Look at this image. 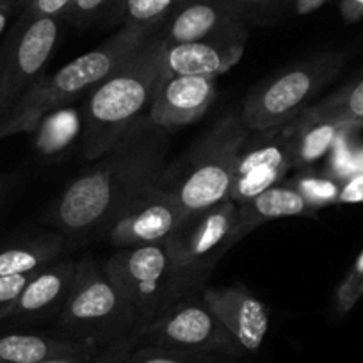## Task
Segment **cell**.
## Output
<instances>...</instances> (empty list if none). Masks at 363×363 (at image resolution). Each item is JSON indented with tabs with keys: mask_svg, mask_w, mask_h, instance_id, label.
I'll return each mask as SVG.
<instances>
[{
	"mask_svg": "<svg viewBox=\"0 0 363 363\" xmlns=\"http://www.w3.org/2000/svg\"><path fill=\"white\" fill-rule=\"evenodd\" d=\"M167 148L169 132L145 116L61 191L47 223L61 235L106 232L130 201L159 184Z\"/></svg>",
	"mask_w": 363,
	"mask_h": 363,
	"instance_id": "cell-1",
	"label": "cell"
},
{
	"mask_svg": "<svg viewBox=\"0 0 363 363\" xmlns=\"http://www.w3.org/2000/svg\"><path fill=\"white\" fill-rule=\"evenodd\" d=\"M159 82L160 38L153 33L86 96L80 113L84 159H99L148 116Z\"/></svg>",
	"mask_w": 363,
	"mask_h": 363,
	"instance_id": "cell-2",
	"label": "cell"
},
{
	"mask_svg": "<svg viewBox=\"0 0 363 363\" xmlns=\"http://www.w3.org/2000/svg\"><path fill=\"white\" fill-rule=\"evenodd\" d=\"M155 30L120 27L104 43L79 55L57 72L41 75L22 99L0 118V139L34 132L45 116L87 96Z\"/></svg>",
	"mask_w": 363,
	"mask_h": 363,
	"instance_id": "cell-3",
	"label": "cell"
},
{
	"mask_svg": "<svg viewBox=\"0 0 363 363\" xmlns=\"http://www.w3.org/2000/svg\"><path fill=\"white\" fill-rule=\"evenodd\" d=\"M247 130L239 111L219 118L182 157L166 166L159 186L186 214L228 200L235 164Z\"/></svg>",
	"mask_w": 363,
	"mask_h": 363,
	"instance_id": "cell-4",
	"label": "cell"
},
{
	"mask_svg": "<svg viewBox=\"0 0 363 363\" xmlns=\"http://www.w3.org/2000/svg\"><path fill=\"white\" fill-rule=\"evenodd\" d=\"M57 328L65 337L104 347L146 326L104 264L86 257L77 262L75 280L57 315Z\"/></svg>",
	"mask_w": 363,
	"mask_h": 363,
	"instance_id": "cell-5",
	"label": "cell"
},
{
	"mask_svg": "<svg viewBox=\"0 0 363 363\" xmlns=\"http://www.w3.org/2000/svg\"><path fill=\"white\" fill-rule=\"evenodd\" d=\"M344 65V52H323L281 69L244 100L239 111L244 127L260 132L289 125L340 75Z\"/></svg>",
	"mask_w": 363,
	"mask_h": 363,
	"instance_id": "cell-6",
	"label": "cell"
},
{
	"mask_svg": "<svg viewBox=\"0 0 363 363\" xmlns=\"http://www.w3.org/2000/svg\"><path fill=\"white\" fill-rule=\"evenodd\" d=\"M104 269L148 326L162 310L191 294L174 269L166 242L120 247Z\"/></svg>",
	"mask_w": 363,
	"mask_h": 363,
	"instance_id": "cell-7",
	"label": "cell"
},
{
	"mask_svg": "<svg viewBox=\"0 0 363 363\" xmlns=\"http://www.w3.org/2000/svg\"><path fill=\"white\" fill-rule=\"evenodd\" d=\"M237 205L226 200L191 212L166 240L178 277L189 292L203 289L216 265L235 246Z\"/></svg>",
	"mask_w": 363,
	"mask_h": 363,
	"instance_id": "cell-8",
	"label": "cell"
},
{
	"mask_svg": "<svg viewBox=\"0 0 363 363\" xmlns=\"http://www.w3.org/2000/svg\"><path fill=\"white\" fill-rule=\"evenodd\" d=\"M61 18L22 11L0 48V111L9 113L43 75L59 41ZM0 116V118H2Z\"/></svg>",
	"mask_w": 363,
	"mask_h": 363,
	"instance_id": "cell-9",
	"label": "cell"
},
{
	"mask_svg": "<svg viewBox=\"0 0 363 363\" xmlns=\"http://www.w3.org/2000/svg\"><path fill=\"white\" fill-rule=\"evenodd\" d=\"M141 344L240 358L244 349L205 303L201 291L182 296L145 328Z\"/></svg>",
	"mask_w": 363,
	"mask_h": 363,
	"instance_id": "cell-10",
	"label": "cell"
},
{
	"mask_svg": "<svg viewBox=\"0 0 363 363\" xmlns=\"http://www.w3.org/2000/svg\"><path fill=\"white\" fill-rule=\"evenodd\" d=\"M294 169L287 128L250 132L235 164L228 200L235 205L277 186Z\"/></svg>",
	"mask_w": 363,
	"mask_h": 363,
	"instance_id": "cell-11",
	"label": "cell"
},
{
	"mask_svg": "<svg viewBox=\"0 0 363 363\" xmlns=\"http://www.w3.org/2000/svg\"><path fill=\"white\" fill-rule=\"evenodd\" d=\"M186 216L174 198L157 184L130 201L104 233L118 250L160 244L173 235Z\"/></svg>",
	"mask_w": 363,
	"mask_h": 363,
	"instance_id": "cell-12",
	"label": "cell"
},
{
	"mask_svg": "<svg viewBox=\"0 0 363 363\" xmlns=\"http://www.w3.org/2000/svg\"><path fill=\"white\" fill-rule=\"evenodd\" d=\"M164 43L216 41L246 45L247 22L226 0H186L159 29Z\"/></svg>",
	"mask_w": 363,
	"mask_h": 363,
	"instance_id": "cell-13",
	"label": "cell"
},
{
	"mask_svg": "<svg viewBox=\"0 0 363 363\" xmlns=\"http://www.w3.org/2000/svg\"><path fill=\"white\" fill-rule=\"evenodd\" d=\"M201 296L244 352H257L262 347L267 337L271 312L250 289L242 284L203 287Z\"/></svg>",
	"mask_w": 363,
	"mask_h": 363,
	"instance_id": "cell-14",
	"label": "cell"
},
{
	"mask_svg": "<svg viewBox=\"0 0 363 363\" xmlns=\"http://www.w3.org/2000/svg\"><path fill=\"white\" fill-rule=\"evenodd\" d=\"M75 271V260H55L41 267L20 294L0 308V323H23L59 315L73 287Z\"/></svg>",
	"mask_w": 363,
	"mask_h": 363,
	"instance_id": "cell-15",
	"label": "cell"
},
{
	"mask_svg": "<svg viewBox=\"0 0 363 363\" xmlns=\"http://www.w3.org/2000/svg\"><path fill=\"white\" fill-rule=\"evenodd\" d=\"M218 95L214 77H160L150 120L166 132L200 120Z\"/></svg>",
	"mask_w": 363,
	"mask_h": 363,
	"instance_id": "cell-16",
	"label": "cell"
},
{
	"mask_svg": "<svg viewBox=\"0 0 363 363\" xmlns=\"http://www.w3.org/2000/svg\"><path fill=\"white\" fill-rule=\"evenodd\" d=\"M242 43L160 40V77H214L232 69L244 55Z\"/></svg>",
	"mask_w": 363,
	"mask_h": 363,
	"instance_id": "cell-17",
	"label": "cell"
},
{
	"mask_svg": "<svg viewBox=\"0 0 363 363\" xmlns=\"http://www.w3.org/2000/svg\"><path fill=\"white\" fill-rule=\"evenodd\" d=\"M285 128L291 139L294 169H306L328 157L342 135L349 130L363 128V120H335L305 111L294 121L285 125Z\"/></svg>",
	"mask_w": 363,
	"mask_h": 363,
	"instance_id": "cell-18",
	"label": "cell"
},
{
	"mask_svg": "<svg viewBox=\"0 0 363 363\" xmlns=\"http://www.w3.org/2000/svg\"><path fill=\"white\" fill-rule=\"evenodd\" d=\"M313 214H317L315 208L294 187L289 186L287 182H280L251 200L237 205V226L233 233V242H240L253 230L274 219Z\"/></svg>",
	"mask_w": 363,
	"mask_h": 363,
	"instance_id": "cell-19",
	"label": "cell"
},
{
	"mask_svg": "<svg viewBox=\"0 0 363 363\" xmlns=\"http://www.w3.org/2000/svg\"><path fill=\"white\" fill-rule=\"evenodd\" d=\"M96 349L100 345L73 340L65 335L0 333V363H40Z\"/></svg>",
	"mask_w": 363,
	"mask_h": 363,
	"instance_id": "cell-20",
	"label": "cell"
},
{
	"mask_svg": "<svg viewBox=\"0 0 363 363\" xmlns=\"http://www.w3.org/2000/svg\"><path fill=\"white\" fill-rule=\"evenodd\" d=\"M66 239L61 233L20 239L0 246V277L29 274L61 257Z\"/></svg>",
	"mask_w": 363,
	"mask_h": 363,
	"instance_id": "cell-21",
	"label": "cell"
},
{
	"mask_svg": "<svg viewBox=\"0 0 363 363\" xmlns=\"http://www.w3.org/2000/svg\"><path fill=\"white\" fill-rule=\"evenodd\" d=\"M186 0H118L111 26L157 30Z\"/></svg>",
	"mask_w": 363,
	"mask_h": 363,
	"instance_id": "cell-22",
	"label": "cell"
},
{
	"mask_svg": "<svg viewBox=\"0 0 363 363\" xmlns=\"http://www.w3.org/2000/svg\"><path fill=\"white\" fill-rule=\"evenodd\" d=\"M82 128V121L73 113V109L54 111L41 120L36 130V148L43 155H55L73 139L77 130Z\"/></svg>",
	"mask_w": 363,
	"mask_h": 363,
	"instance_id": "cell-23",
	"label": "cell"
},
{
	"mask_svg": "<svg viewBox=\"0 0 363 363\" xmlns=\"http://www.w3.org/2000/svg\"><path fill=\"white\" fill-rule=\"evenodd\" d=\"M291 187H294L317 212L323 211L330 205H338V194H340L342 182L331 177L326 171H315L312 167L299 169L296 177L287 180Z\"/></svg>",
	"mask_w": 363,
	"mask_h": 363,
	"instance_id": "cell-24",
	"label": "cell"
},
{
	"mask_svg": "<svg viewBox=\"0 0 363 363\" xmlns=\"http://www.w3.org/2000/svg\"><path fill=\"white\" fill-rule=\"evenodd\" d=\"M308 113L335 120H363V77L308 107Z\"/></svg>",
	"mask_w": 363,
	"mask_h": 363,
	"instance_id": "cell-25",
	"label": "cell"
},
{
	"mask_svg": "<svg viewBox=\"0 0 363 363\" xmlns=\"http://www.w3.org/2000/svg\"><path fill=\"white\" fill-rule=\"evenodd\" d=\"M123 363H239V358L212 352H189L139 344Z\"/></svg>",
	"mask_w": 363,
	"mask_h": 363,
	"instance_id": "cell-26",
	"label": "cell"
},
{
	"mask_svg": "<svg viewBox=\"0 0 363 363\" xmlns=\"http://www.w3.org/2000/svg\"><path fill=\"white\" fill-rule=\"evenodd\" d=\"M143 333H145V328H138L127 337L120 338V340L113 342L109 345H104L96 351L84 352V354L61 356V358L45 359V362L40 363H123L128 358V354L141 344Z\"/></svg>",
	"mask_w": 363,
	"mask_h": 363,
	"instance_id": "cell-27",
	"label": "cell"
},
{
	"mask_svg": "<svg viewBox=\"0 0 363 363\" xmlns=\"http://www.w3.org/2000/svg\"><path fill=\"white\" fill-rule=\"evenodd\" d=\"M358 132L349 130L347 134L342 135L335 146L331 148V152L328 153V162L324 171L331 177L338 178L340 182L347 180L349 177L356 173V148H358Z\"/></svg>",
	"mask_w": 363,
	"mask_h": 363,
	"instance_id": "cell-28",
	"label": "cell"
},
{
	"mask_svg": "<svg viewBox=\"0 0 363 363\" xmlns=\"http://www.w3.org/2000/svg\"><path fill=\"white\" fill-rule=\"evenodd\" d=\"M363 296V250L356 257L354 264L351 265L344 280L335 291V313L338 317L345 315L354 308L356 303Z\"/></svg>",
	"mask_w": 363,
	"mask_h": 363,
	"instance_id": "cell-29",
	"label": "cell"
},
{
	"mask_svg": "<svg viewBox=\"0 0 363 363\" xmlns=\"http://www.w3.org/2000/svg\"><path fill=\"white\" fill-rule=\"evenodd\" d=\"M118 0H73L66 22L77 27H89L99 22H109Z\"/></svg>",
	"mask_w": 363,
	"mask_h": 363,
	"instance_id": "cell-30",
	"label": "cell"
},
{
	"mask_svg": "<svg viewBox=\"0 0 363 363\" xmlns=\"http://www.w3.org/2000/svg\"><path fill=\"white\" fill-rule=\"evenodd\" d=\"M233 9L246 18V22H253L257 18H269L271 15L284 13L287 0H226Z\"/></svg>",
	"mask_w": 363,
	"mask_h": 363,
	"instance_id": "cell-31",
	"label": "cell"
},
{
	"mask_svg": "<svg viewBox=\"0 0 363 363\" xmlns=\"http://www.w3.org/2000/svg\"><path fill=\"white\" fill-rule=\"evenodd\" d=\"M20 13L27 11L38 16H54L66 22L73 0H16Z\"/></svg>",
	"mask_w": 363,
	"mask_h": 363,
	"instance_id": "cell-32",
	"label": "cell"
},
{
	"mask_svg": "<svg viewBox=\"0 0 363 363\" xmlns=\"http://www.w3.org/2000/svg\"><path fill=\"white\" fill-rule=\"evenodd\" d=\"M34 272H29V274H16V277H0V308L8 305V303H11L22 292V289L34 277Z\"/></svg>",
	"mask_w": 363,
	"mask_h": 363,
	"instance_id": "cell-33",
	"label": "cell"
},
{
	"mask_svg": "<svg viewBox=\"0 0 363 363\" xmlns=\"http://www.w3.org/2000/svg\"><path fill=\"white\" fill-rule=\"evenodd\" d=\"M338 203H363V173H356L342 182Z\"/></svg>",
	"mask_w": 363,
	"mask_h": 363,
	"instance_id": "cell-34",
	"label": "cell"
},
{
	"mask_svg": "<svg viewBox=\"0 0 363 363\" xmlns=\"http://www.w3.org/2000/svg\"><path fill=\"white\" fill-rule=\"evenodd\" d=\"M328 2L330 0H287L284 13H291L292 16H306L326 6Z\"/></svg>",
	"mask_w": 363,
	"mask_h": 363,
	"instance_id": "cell-35",
	"label": "cell"
},
{
	"mask_svg": "<svg viewBox=\"0 0 363 363\" xmlns=\"http://www.w3.org/2000/svg\"><path fill=\"white\" fill-rule=\"evenodd\" d=\"M338 13L345 23L363 20V0H338Z\"/></svg>",
	"mask_w": 363,
	"mask_h": 363,
	"instance_id": "cell-36",
	"label": "cell"
},
{
	"mask_svg": "<svg viewBox=\"0 0 363 363\" xmlns=\"http://www.w3.org/2000/svg\"><path fill=\"white\" fill-rule=\"evenodd\" d=\"M15 15H20V8L16 0H0V36L8 29L9 22Z\"/></svg>",
	"mask_w": 363,
	"mask_h": 363,
	"instance_id": "cell-37",
	"label": "cell"
},
{
	"mask_svg": "<svg viewBox=\"0 0 363 363\" xmlns=\"http://www.w3.org/2000/svg\"><path fill=\"white\" fill-rule=\"evenodd\" d=\"M356 173H363V145L362 143H358V148H356Z\"/></svg>",
	"mask_w": 363,
	"mask_h": 363,
	"instance_id": "cell-38",
	"label": "cell"
},
{
	"mask_svg": "<svg viewBox=\"0 0 363 363\" xmlns=\"http://www.w3.org/2000/svg\"><path fill=\"white\" fill-rule=\"evenodd\" d=\"M6 186H8V180H6L4 177H0V196H2V194H4Z\"/></svg>",
	"mask_w": 363,
	"mask_h": 363,
	"instance_id": "cell-39",
	"label": "cell"
},
{
	"mask_svg": "<svg viewBox=\"0 0 363 363\" xmlns=\"http://www.w3.org/2000/svg\"><path fill=\"white\" fill-rule=\"evenodd\" d=\"M0 116H2V111H0Z\"/></svg>",
	"mask_w": 363,
	"mask_h": 363,
	"instance_id": "cell-40",
	"label": "cell"
}]
</instances>
